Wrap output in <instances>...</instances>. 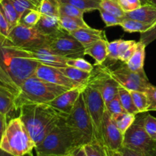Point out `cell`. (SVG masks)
<instances>
[{
	"label": "cell",
	"mask_w": 156,
	"mask_h": 156,
	"mask_svg": "<svg viewBox=\"0 0 156 156\" xmlns=\"http://www.w3.org/2000/svg\"><path fill=\"white\" fill-rule=\"evenodd\" d=\"M39 64L30 52L0 34V66L19 88L24 81L34 75Z\"/></svg>",
	"instance_id": "1"
},
{
	"label": "cell",
	"mask_w": 156,
	"mask_h": 156,
	"mask_svg": "<svg viewBox=\"0 0 156 156\" xmlns=\"http://www.w3.org/2000/svg\"><path fill=\"white\" fill-rule=\"evenodd\" d=\"M18 111V117L22 120L36 146L44 140L62 117H67L46 103L24 105Z\"/></svg>",
	"instance_id": "2"
},
{
	"label": "cell",
	"mask_w": 156,
	"mask_h": 156,
	"mask_svg": "<svg viewBox=\"0 0 156 156\" xmlns=\"http://www.w3.org/2000/svg\"><path fill=\"white\" fill-rule=\"evenodd\" d=\"M66 117H62L44 140L35 147L36 152L56 155H68L77 148L85 146L82 137L67 125Z\"/></svg>",
	"instance_id": "3"
},
{
	"label": "cell",
	"mask_w": 156,
	"mask_h": 156,
	"mask_svg": "<svg viewBox=\"0 0 156 156\" xmlns=\"http://www.w3.org/2000/svg\"><path fill=\"white\" fill-rule=\"evenodd\" d=\"M70 88L55 85L39 79L35 75L27 78L20 85V91L15 98L16 109L28 104L49 103Z\"/></svg>",
	"instance_id": "4"
},
{
	"label": "cell",
	"mask_w": 156,
	"mask_h": 156,
	"mask_svg": "<svg viewBox=\"0 0 156 156\" xmlns=\"http://www.w3.org/2000/svg\"><path fill=\"white\" fill-rule=\"evenodd\" d=\"M36 145L19 117L8 123L2 139L0 149L13 156H24L32 152Z\"/></svg>",
	"instance_id": "5"
},
{
	"label": "cell",
	"mask_w": 156,
	"mask_h": 156,
	"mask_svg": "<svg viewBox=\"0 0 156 156\" xmlns=\"http://www.w3.org/2000/svg\"><path fill=\"white\" fill-rule=\"evenodd\" d=\"M145 113H140L123 135V146L143 156H156V142L149 136L144 127Z\"/></svg>",
	"instance_id": "6"
},
{
	"label": "cell",
	"mask_w": 156,
	"mask_h": 156,
	"mask_svg": "<svg viewBox=\"0 0 156 156\" xmlns=\"http://www.w3.org/2000/svg\"><path fill=\"white\" fill-rule=\"evenodd\" d=\"M66 122L75 133L82 137L85 144L95 140L92 121L87 111L82 92L72 112L66 117Z\"/></svg>",
	"instance_id": "7"
},
{
	"label": "cell",
	"mask_w": 156,
	"mask_h": 156,
	"mask_svg": "<svg viewBox=\"0 0 156 156\" xmlns=\"http://www.w3.org/2000/svg\"><path fill=\"white\" fill-rule=\"evenodd\" d=\"M9 38L18 47L26 50L49 46L50 37L41 34L36 27H27L18 24L10 30Z\"/></svg>",
	"instance_id": "8"
},
{
	"label": "cell",
	"mask_w": 156,
	"mask_h": 156,
	"mask_svg": "<svg viewBox=\"0 0 156 156\" xmlns=\"http://www.w3.org/2000/svg\"><path fill=\"white\" fill-rule=\"evenodd\" d=\"M82 94H83L87 111L92 121L94 138L103 144L101 128L104 114L106 111L105 101L100 92L89 85H86L85 87L82 91Z\"/></svg>",
	"instance_id": "9"
},
{
	"label": "cell",
	"mask_w": 156,
	"mask_h": 156,
	"mask_svg": "<svg viewBox=\"0 0 156 156\" xmlns=\"http://www.w3.org/2000/svg\"><path fill=\"white\" fill-rule=\"evenodd\" d=\"M87 85L95 88L100 92L105 103L118 94L120 85L113 78L111 70L105 66H97L91 72Z\"/></svg>",
	"instance_id": "10"
},
{
	"label": "cell",
	"mask_w": 156,
	"mask_h": 156,
	"mask_svg": "<svg viewBox=\"0 0 156 156\" xmlns=\"http://www.w3.org/2000/svg\"><path fill=\"white\" fill-rule=\"evenodd\" d=\"M49 47L62 57L78 58L85 56L84 46L71 34L64 30L50 37Z\"/></svg>",
	"instance_id": "11"
},
{
	"label": "cell",
	"mask_w": 156,
	"mask_h": 156,
	"mask_svg": "<svg viewBox=\"0 0 156 156\" xmlns=\"http://www.w3.org/2000/svg\"><path fill=\"white\" fill-rule=\"evenodd\" d=\"M113 78L118 82L120 86L129 91H139L146 92L152 84L149 82L146 73H135L129 69L127 66H120L115 70H111Z\"/></svg>",
	"instance_id": "12"
},
{
	"label": "cell",
	"mask_w": 156,
	"mask_h": 156,
	"mask_svg": "<svg viewBox=\"0 0 156 156\" xmlns=\"http://www.w3.org/2000/svg\"><path fill=\"white\" fill-rule=\"evenodd\" d=\"M102 143L111 150H120L123 147V134L116 126L112 120L111 114L105 111L101 128Z\"/></svg>",
	"instance_id": "13"
},
{
	"label": "cell",
	"mask_w": 156,
	"mask_h": 156,
	"mask_svg": "<svg viewBox=\"0 0 156 156\" xmlns=\"http://www.w3.org/2000/svg\"><path fill=\"white\" fill-rule=\"evenodd\" d=\"M34 75L37 77L43 80H45L55 85L66 87L70 89L76 88H85V87L79 85L74 81L69 79L59 70V68H56V67L40 63L35 71Z\"/></svg>",
	"instance_id": "14"
},
{
	"label": "cell",
	"mask_w": 156,
	"mask_h": 156,
	"mask_svg": "<svg viewBox=\"0 0 156 156\" xmlns=\"http://www.w3.org/2000/svg\"><path fill=\"white\" fill-rule=\"evenodd\" d=\"M83 89L84 88H80L69 89L47 104L53 107L54 109L57 110L59 112L68 116L73 111Z\"/></svg>",
	"instance_id": "15"
},
{
	"label": "cell",
	"mask_w": 156,
	"mask_h": 156,
	"mask_svg": "<svg viewBox=\"0 0 156 156\" xmlns=\"http://www.w3.org/2000/svg\"><path fill=\"white\" fill-rule=\"evenodd\" d=\"M30 52L34 59L40 63L50 66L56 68H62L67 66L66 61L68 58L62 57L57 55L49 46L27 50Z\"/></svg>",
	"instance_id": "16"
},
{
	"label": "cell",
	"mask_w": 156,
	"mask_h": 156,
	"mask_svg": "<svg viewBox=\"0 0 156 156\" xmlns=\"http://www.w3.org/2000/svg\"><path fill=\"white\" fill-rule=\"evenodd\" d=\"M70 34L76 37L85 48L89 47L99 40L106 39L105 32L104 30H98L91 27L78 29Z\"/></svg>",
	"instance_id": "17"
},
{
	"label": "cell",
	"mask_w": 156,
	"mask_h": 156,
	"mask_svg": "<svg viewBox=\"0 0 156 156\" xmlns=\"http://www.w3.org/2000/svg\"><path fill=\"white\" fill-rule=\"evenodd\" d=\"M35 27L41 34L49 37L55 36L62 30L59 23V17L51 15H41Z\"/></svg>",
	"instance_id": "18"
},
{
	"label": "cell",
	"mask_w": 156,
	"mask_h": 156,
	"mask_svg": "<svg viewBox=\"0 0 156 156\" xmlns=\"http://www.w3.org/2000/svg\"><path fill=\"white\" fill-rule=\"evenodd\" d=\"M124 18L154 24L156 22V6L152 4L143 5L136 10L125 14Z\"/></svg>",
	"instance_id": "19"
},
{
	"label": "cell",
	"mask_w": 156,
	"mask_h": 156,
	"mask_svg": "<svg viewBox=\"0 0 156 156\" xmlns=\"http://www.w3.org/2000/svg\"><path fill=\"white\" fill-rule=\"evenodd\" d=\"M108 42L107 39H101L86 47L85 54L89 55L95 61L94 66H101L108 57Z\"/></svg>",
	"instance_id": "20"
},
{
	"label": "cell",
	"mask_w": 156,
	"mask_h": 156,
	"mask_svg": "<svg viewBox=\"0 0 156 156\" xmlns=\"http://www.w3.org/2000/svg\"><path fill=\"white\" fill-rule=\"evenodd\" d=\"M146 46L140 41L137 42L136 49L131 56L130 59L126 62L128 68L135 73H143L144 71V62L146 56Z\"/></svg>",
	"instance_id": "21"
},
{
	"label": "cell",
	"mask_w": 156,
	"mask_h": 156,
	"mask_svg": "<svg viewBox=\"0 0 156 156\" xmlns=\"http://www.w3.org/2000/svg\"><path fill=\"white\" fill-rule=\"evenodd\" d=\"M59 69L69 79L83 87L86 86L91 75V73H89V72L83 71L75 67L69 66Z\"/></svg>",
	"instance_id": "22"
},
{
	"label": "cell",
	"mask_w": 156,
	"mask_h": 156,
	"mask_svg": "<svg viewBox=\"0 0 156 156\" xmlns=\"http://www.w3.org/2000/svg\"><path fill=\"white\" fill-rule=\"evenodd\" d=\"M0 9L9 24L10 30L19 23V15L10 0H0Z\"/></svg>",
	"instance_id": "23"
},
{
	"label": "cell",
	"mask_w": 156,
	"mask_h": 156,
	"mask_svg": "<svg viewBox=\"0 0 156 156\" xmlns=\"http://www.w3.org/2000/svg\"><path fill=\"white\" fill-rule=\"evenodd\" d=\"M59 23H60L61 28L69 33L75 31L78 29L90 27L84 21L83 18H73V17L64 16V15L59 16Z\"/></svg>",
	"instance_id": "24"
},
{
	"label": "cell",
	"mask_w": 156,
	"mask_h": 156,
	"mask_svg": "<svg viewBox=\"0 0 156 156\" xmlns=\"http://www.w3.org/2000/svg\"><path fill=\"white\" fill-rule=\"evenodd\" d=\"M152 25L153 24H146V23H143L137 20L126 18H123L120 24V27L125 32H127V33L140 32V34L149 30Z\"/></svg>",
	"instance_id": "25"
},
{
	"label": "cell",
	"mask_w": 156,
	"mask_h": 156,
	"mask_svg": "<svg viewBox=\"0 0 156 156\" xmlns=\"http://www.w3.org/2000/svg\"><path fill=\"white\" fill-rule=\"evenodd\" d=\"M135 114H129V113L125 112L121 114H111V117L114 122L115 123L116 126H117L120 132L124 135L128 129L131 126L136 120Z\"/></svg>",
	"instance_id": "26"
},
{
	"label": "cell",
	"mask_w": 156,
	"mask_h": 156,
	"mask_svg": "<svg viewBox=\"0 0 156 156\" xmlns=\"http://www.w3.org/2000/svg\"><path fill=\"white\" fill-rule=\"evenodd\" d=\"M16 9L19 18L29 10L39 11L42 0H10ZM20 21V20H19Z\"/></svg>",
	"instance_id": "27"
},
{
	"label": "cell",
	"mask_w": 156,
	"mask_h": 156,
	"mask_svg": "<svg viewBox=\"0 0 156 156\" xmlns=\"http://www.w3.org/2000/svg\"><path fill=\"white\" fill-rule=\"evenodd\" d=\"M101 0H59L60 3L69 4L85 12L100 9Z\"/></svg>",
	"instance_id": "28"
},
{
	"label": "cell",
	"mask_w": 156,
	"mask_h": 156,
	"mask_svg": "<svg viewBox=\"0 0 156 156\" xmlns=\"http://www.w3.org/2000/svg\"><path fill=\"white\" fill-rule=\"evenodd\" d=\"M14 111H17L15 96L0 88V113L8 116Z\"/></svg>",
	"instance_id": "29"
},
{
	"label": "cell",
	"mask_w": 156,
	"mask_h": 156,
	"mask_svg": "<svg viewBox=\"0 0 156 156\" xmlns=\"http://www.w3.org/2000/svg\"><path fill=\"white\" fill-rule=\"evenodd\" d=\"M0 88L10 93L15 98L19 93L20 88L15 84L12 78L0 66Z\"/></svg>",
	"instance_id": "30"
},
{
	"label": "cell",
	"mask_w": 156,
	"mask_h": 156,
	"mask_svg": "<svg viewBox=\"0 0 156 156\" xmlns=\"http://www.w3.org/2000/svg\"><path fill=\"white\" fill-rule=\"evenodd\" d=\"M118 96L120 100V102H121L122 105H123V108L126 111V112L129 113V114H135V115L140 114L139 111L137 110L136 107L134 105L132 96H131V94L129 90L120 86L118 91Z\"/></svg>",
	"instance_id": "31"
},
{
	"label": "cell",
	"mask_w": 156,
	"mask_h": 156,
	"mask_svg": "<svg viewBox=\"0 0 156 156\" xmlns=\"http://www.w3.org/2000/svg\"><path fill=\"white\" fill-rule=\"evenodd\" d=\"M59 0H42L39 12L42 15L59 17Z\"/></svg>",
	"instance_id": "32"
},
{
	"label": "cell",
	"mask_w": 156,
	"mask_h": 156,
	"mask_svg": "<svg viewBox=\"0 0 156 156\" xmlns=\"http://www.w3.org/2000/svg\"><path fill=\"white\" fill-rule=\"evenodd\" d=\"M134 105L140 113H146L148 111L149 102L146 93L145 91H129Z\"/></svg>",
	"instance_id": "33"
},
{
	"label": "cell",
	"mask_w": 156,
	"mask_h": 156,
	"mask_svg": "<svg viewBox=\"0 0 156 156\" xmlns=\"http://www.w3.org/2000/svg\"><path fill=\"white\" fill-rule=\"evenodd\" d=\"M100 9L120 18H124L126 14L120 6L117 0H101Z\"/></svg>",
	"instance_id": "34"
},
{
	"label": "cell",
	"mask_w": 156,
	"mask_h": 156,
	"mask_svg": "<svg viewBox=\"0 0 156 156\" xmlns=\"http://www.w3.org/2000/svg\"><path fill=\"white\" fill-rule=\"evenodd\" d=\"M84 148L87 156H108L106 147L97 140L85 144Z\"/></svg>",
	"instance_id": "35"
},
{
	"label": "cell",
	"mask_w": 156,
	"mask_h": 156,
	"mask_svg": "<svg viewBox=\"0 0 156 156\" xmlns=\"http://www.w3.org/2000/svg\"><path fill=\"white\" fill-rule=\"evenodd\" d=\"M41 15L42 14L38 10H29L21 16L18 24L27 27H35L39 21Z\"/></svg>",
	"instance_id": "36"
},
{
	"label": "cell",
	"mask_w": 156,
	"mask_h": 156,
	"mask_svg": "<svg viewBox=\"0 0 156 156\" xmlns=\"http://www.w3.org/2000/svg\"><path fill=\"white\" fill-rule=\"evenodd\" d=\"M59 16L64 15V16L73 17V18H83V15L85 12L75 6L69 4H64L60 3L59 4Z\"/></svg>",
	"instance_id": "37"
},
{
	"label": "cell",
	"mask_w": 156,
	"mask_h": 156,
	"mask_svg": "<svg viewBox=\"0 0 156 156\" xmlns=\"http://www.w3.org/2000/svg\"><path fill=\"white\" fill-rule=\"evenodd\" d=\"M66 65L69 66L75 67L79 69L83 70V71L89 72V73H91L94 68L92 64L88 62L82 57L68 58L66 61Z\"/></svg>",
	"instance_id": "38"
},
{
	"label": "cell",
	"mask_w": 156,
	"mask_h": 156,
	"mask_svg": "<svg viewBox=\"0 0 156 156\" xmlns=\"http://www.w3.org/2000/svg\"><path fill=\"white\" fill-rule=\"evenodd\" d=\"M144 127L149 136L156 142V117L146 114L144 117Z\"/></svg>",
	"instance_id": "39"
},
{
	"label": "cell",
	"mask_w": 156,
	"mask_h": 156,
	"mask_svg": "<svg viewBox=\"0 0 156 156\" xmlns=\"http://www.w3.org/2000/svg\"><path fill=\"white\" fill-rule=\"evenodd\" d=\"M105 108H106L107 111L111 114H121V113L126 112L121 102H120L118 94L113 99H111L110 101L105 103Z\"/></svg>",
	"instance_id": "40"
},
{
	"label": "cell",
	"mask_w": 156,
	"mask_h": 156,
	"mask_svg": "<svg viewBox=\"0 0 156 156\" xmlns=\"http://www.w3.org/2000/svg\"><path fill=\"white\" fill-rule=\"evenodd\" d=\"M120 39L108 42V57L107 59L111 61L112 64L116 63L119 60L118 46Z\"/></svg>",
	"instance_id": "41"
},
{
	"label": "cell",
	"mask_w": 156,
	"mask_h": 156,
	"mask_svg": "<svg viewBox=\"0 0 156 156\" xmlns=\"http://www.w3.org/2000/svg\"><path fill=\"white\" fill-rule=\"evenodd\" d=\"M98 11L100 12V15L102 20L105 23L106 27H112V26L120 25L122 20L123 19V18L117 17L116 15L109 13V12H105V11L102 10V9H99Z\"/></svg>",
	"instance_id": "42"
},
{
	"label": "cell",
	"mask_w": 156,
	"mask_h": 156,
	"mask_svg": "<svg viewBox=\"0 0 156 156\" xmlns=\"http://www.w3.org/2000/svg\"><path fill=\"white\" fill-rule=\"evenodd\" d=\"M155 40H156V22L149 30L140 34V41L147 47Z\"/></svg>",
	"instance_id": "43"
},
{
	"label": "cell",
	"mask_w": 156,
	"mask_h": 156,
	"mask_svg": "<svg viewBox=\"0 0 156 156\" xmlns=\"http://www.w3.org/2000/svg\"><path fill=\"white\" fill-rule=\"evenodd\" d=\"M117 1L125 13L136 10L143 5L140 0H117Z\"/></svg>",
	"instance_id": "44"
},
{
	"label": "cell",
	"mask_w": 156,
	"mask_h": 156,
	"mask_svg": "<svg viewBox=\"0 0 156 156\" xmlns=\"http://www.w3.org/2000/svg\"><path fill=\"white\" fill-rule=\"evenodd\" d=\"M148 98V111H156V87L151 85L146 91Z\"/></svg>",
	"instance_id": "45"
},
{
	"label": "cell",
	"mask_w": 156,
	"mask_h": 156,
	"mask_svg": "<svg viewBox=\"0 0 156 156\" xmlns=\"http://www.w3.org/2000/svg\"><path fill=\"white\" fill-rule=\"evenodd\" d=\"M136 42L135 41H125V40L120 39V43H119L118 46V50H119V59L120 57L131 47Z\"/></svg>",
	"instance_id": "46"
},
{
	"label": "cell",
	"mask_w": 156,
	"mask_h": 156,
	"mask_svg": "<svg viewBox=\"0 0 156 156\" xmlns=\"http://www.w3.org/2000/svg\"><path fill=\"white\" fill-rule=\"evenodd\" d=\"M10 27L7 21L5 18L1 9H0V34L5 35V36H9V34L10 32Z\"/></svg>",
	"instance_id": "47"
},
{
	"label": "cell",
	"mask_w": 156,
	"mask_h": 156,
	"mask_svg": "<svg viewBox=\"0 0 156 156\" xmlns=\"http://www.w3.org/2000/svg\"><path fill=\"white\" fill-rule=\"evenodd\" d=\"M136 46H137V42L135 43L133 45L131 46V47H129V48L128 49V50H126V51L125 52V53H123L121 56H120L119 60H120L122 62H123V63H126V62H127L129 59H130V57L133 56V54L134 53L136 49Z\"/></svg>",
	"instance_id": "48"
},
{
	"label": "cell",
	"mask_w": 156,
	"mask_h": 156,
	"mask_svg": "<svg viewBox=\"0 0 156 156\" xmlns=\"http://www.w3.org/2000/svg\"><path fill=\"white\" fill-rule=\"evenodd\" d=\"M7 115L0 113V144H1L3 134L7 126Z\"/></svg>",
	"instance_id": "49"
},
{
	"label": "cell",
	"mask_w": 156,
	"mask_h": 156,
	"mask_svg": "<svg viewBox=\"0 0 156 156\" xmlns=\"http://www.w3.org/2000/svg\"><path fill=\"white\" fill-rule=\"evenodd\" d=\"M119 151L121 152L123 156H143L141 154L138 153V152H135V151L132 150V149H129L128 148L124 147V146L121 147V149Z\"/></svg>",
	"instance_id": "50"
},
{
	"label": "cell",
	"mask_w": 156,
	"mask_h": 156,
	"mask_svg": "<svg viewBox=\"0 0 156 156\" xmlns=\"http://www.w3.org/2000/svg\"><path fill=\"white\" fill-rule=\"evenodd\" d=\"M72 155H73V156H87L84 146L77 148L76 150L72 152Z\"/></svg>",
	"instance_id": "51"
},
{
	"label": "cell",
	"mask_w": 156,
	"mask_h": 156,
	"mask_svg": "<svg viewBox=\"0 0 156 156\" xmlns=\"http://www.w3.org/2000/svg\"><path fill=\"white\" fill-rule=\"evenodd\" d=\"M108 156H123L121 152L119 150H111V149L106 148Z\"/></svg>",
	"instance_id": "52"
},
{
	"label": "cell",
	"mask_w": 156,
	"mask_h": 156,
	"mask_svg": "<svg viewBox=\"0 0 156 156\" xmlns=\"http://www.w3.org/2000/svg\"><path fill=\"white\" fill-rule=\"evenodd\" d=\"M0 156H13V155H12L11 154L8 153V152H5V151L0 149ZM24 156H34V155L32 154V152H30V153L27 154V155H25Z\"/></svg>",
	"instance_id": "53"
},
{
	"label": "cell",
	"mask_w": 156,
	"mask_h": 156,
	"mask_svg": "<svg viewBox=\"0 0 156 156\" xmlns=\"http://www.w3.org/2000/svg\"><path fill=\"white\" fill-rule=\"evenodd\" d=\"M36 156H58L56 155H51V154H44V153H40V152H36Z\"/></svg>",
	"instance_id": "54"
},
{
	"label": "cell",
	"mask_w": 156,
	"mask_h": 156,
	"mask_svg": "<svg viewBox=\"0 0 156 156\" xmlns=\"http://www.w3.org/2000/svg\"><path fill=\"white\" fill-rule=\"evenodd\" d=\"M142 2V5H146V4H151L150 0H140Z\"/></svg>",
	"instance_id": "55"
},
{
	"label": "cell",
	"mask_w": 156,
	"mask_h": 156,
	"mask_svg": "<svg viewBox=\"0 0 156 156\" xmlns=\"http://www.w3.org/2000/svg\"><path fill=\"white\" fill-rule=\"evenodd\" d=\"M151 2V4L154 5L156 6V0H150Z\"/></svg>",
	"instance_id": "56"
},
{
	"label": "cell",
	"mask_w": 156,
	"mask_h": 156,
	"mask_svg": "<svg viewBox=\"0 0 156 156\" xmlns=\"http://www.w3.org/2000/svg\"><path fill=\"white\" fill-rule=\"evenodd\" d=\"M58 156H73L72 154H68V155H58Z\"/></svg>",
	"instance_id": "57"
}]
</instances>
